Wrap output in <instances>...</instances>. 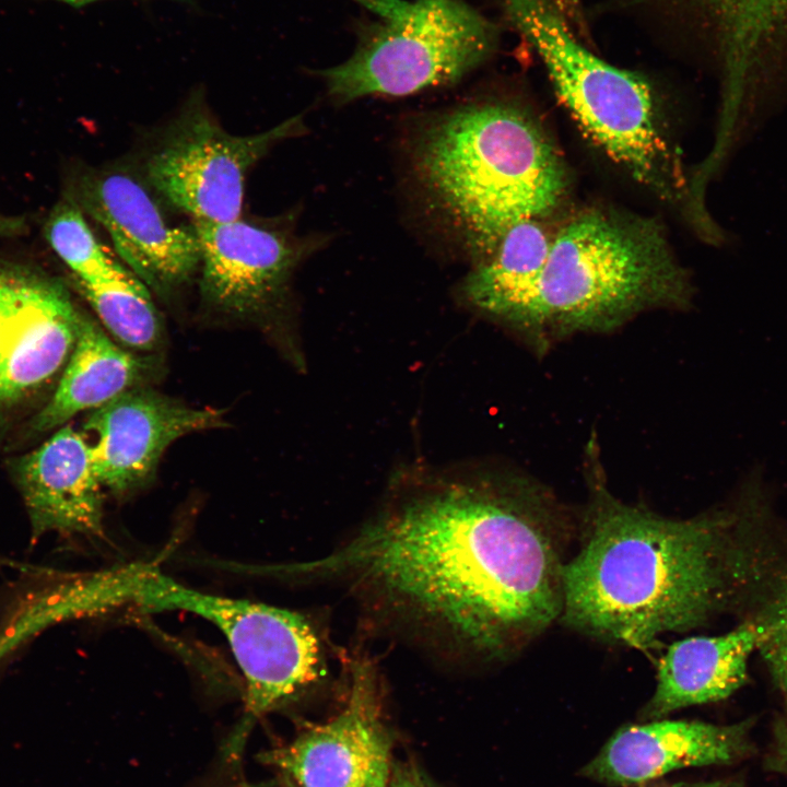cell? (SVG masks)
Instances as JSON below:
<instances>
[{"label": "cell", "mask_w": 787, "mask_h": 787, "mask_svg": "<svg viewBox=\"0 0 787 787\" xmlns=\"http://www.w3.org/2000/svg\"><path fill=\"white\" fill-rule=\"evenodd\" d=\"M525 490L432 488L291 571L346 582L459 651L504 655L563 610L564 563L544 506Z\"/></svg>", "instance_id": "1"}, {"label": "cell", "mask_w": 787, "mask_h": 787, "mask_svg": "<svg viewBox=\"0 0 787 787\" xmlns=\"http://www.w3.org/2000/svg\"><path fill=\"white\" fill-rule=\"evenodd\" d=\"M597 490L586 540L562 567V620L638 648L706 621L729 582L728 519H670Z\"/></svg>", "instance_id": "2"}, {"label": "cell", "mask_w": 787, "mask_h": 787, "mask_svg": "<svg viewBox=\"0 0 787 787\" xmlns=\"http://www.w3.org/2000/svg\"><path fill=\"white\" fill-rule=\"evenodd\" d=\"M414 161L432 199L481 260L515 224L552 213L568 184L547 134L504 102L439 116L421 134Z\"/></svg>", "instance_id": "3"}, {"label": "cell", "mask_w": 787, "mask_h": 787, "mask_svg": "<svg viewBox=\"0 0 787 787\" xmlns=\"http://www.w3.org/2000/svg\"><path fill=\"white\" fill-rule=\"evenodd\" d=\"M690 297L686 274L656 220L596 208L552 237L541 273L506 322L539 340L607 331Z\"/></svg>", "instance_id": "4"}, {"label": "cell", "mask_w": 787, "mask_h": 787, "mask_svg": "<svg viewBox=\"0 0 787 787\" xmlns=\"http://www.w3.org/2000/svg\"><path fill=\"white\" fill-rule=\"evenodd\" d=\"M496 1L584 133L658 197L680 200L686 184L648 83L588 50L554 0Z\"/></svg>", "instance_id": "5"}, {"label": "cell", "mask_w": 787, "mask_h": 787, "mask_svg": "<svg viewBox=\"0 0 787 787\" xmlns=\"http://www.w3.org/2000/svg\"><path fill=\"white\" fill-rule=\"evenodd\" d=\"M498 44L496 25L466 0H413L363 26L343 62L318 71L338 103L456 84Z\"/></svg>", "instance_id": "6"}, {"label": "cell", "mask_w": 787, "mask_h": 787, "mask_svg": "<svg viewBox=\"0 0 787 787\" xmlns=\"http://www.w3.org/2000/svg\"><path fill=\"white\" fill-rule=\"evenodd\" d=\"M133 603L154 612H191L222 632L246 683L242 738L250 721L304 693L325 676L321 641L299 613L198 591L151 564L139 583Z\"/></svg>", "instance_id": "7"}, {"label": "cell", "mask_w": 787, "mask_h": 787, "mask_svg": "<svg viewBox=\"0 0 787 787\" xmlns=\"http://www.w3.org/2000/svg\"><path fill=\"white\" fill-rule=\"evenodd\" d=\"M294 116L265 132H226L202 108L184 115L150 154L151 185L195 222L220 223L240 218L250 168L285 138L304 131Z\"/></svg>", "instance_id": "8"}, {"label": "cell", "mask_w": 787, "mask_h": 787, "mask_svg": "<svg viewBox=\"0 0 787 787\" xmlns=\"http://www.w3.org/2000/svg\"><path fill=\"white\" fill-rule=\"evenodd\" d=\"M344 707L303 730L290 743L260 753L294 787H388L391 741L385 727L376 672L366 660L352 663Z\"/></svg>", "instance_id": "9"}, {"label": "cell", "mask_w": 787, "mask_h": 787, "mask_svg": "<svg viewBox=\"0 0 787 787\" xmlns=\"http://www.w3.org/2000/svg\"><path fill=\"white\" fill-rule=\"evenodd\" d=\"M223 425L220 410L191 407L138 387L94 409L84 428L95 436L91 448L102 485L124 494L151 479L173 442Z\"/></svg>", "instance_id": "10"}, {"label": "cell", "mask_w": 787, "mask_h": 787, "mask_svg": "<svg viewBox=\"0 0 787 787\" xmlns=\"http://www.w3.org/2000/svg\"><path fill=\"white\" fill-rule=\"evenodd\" d=\"M79 191L81 204L108 233L119 256L151 287L174 289L200 265L195 227L168 224L132 176L122 172L91 175Z\"/></svg>", "instance_id": "11"}, {"label": "cell", "mask_w": 787, "mask_h": 787, "mask_svg": "<svg viewBox=\"0 0 787 787\" xmlns=\"http://www.w3.org/2000/svg\"><path fill=\"white\" fill-rule=\"evenodd\" d=\"M202 268L201 292L219 309L250 314L274 302L289 277L317 244L239 219L195 222Z\"/></svg>", "instance_id": "12"}, {"label": "cell", "mask_w": 787, "mask_h": 787, "mask_svg": "<svg viewBox=\"0 0 787 787\" xmlns=\"http://www.w3.org/2000/svg\"><path fill=\"white\" fill-rule=\"evenodd\" d=\"M750 725L654 720L618 730L582 774L609 785H633L671 771L732 763L752 749Z\"/></svg>", "instance_id": "13"}, {"label": "cell", "mask_w": 787, "mask_h": 787, "mask_svg": "<svg viewBox=\"0 0 787 787\" xmlns=\"http://www.w3.org/2000/svg\"><path fill=\"white\" fill-rule=\"evenodd\" d=\"M17 485L32 527V541L49 532L96 537L103 533L102 483L91 444L70 425L21 457Z\"/></svg>", "instance_id": "14"}, {"label": "cell", "mask_w": 787, "mask_h": 787, "mask_svg": "<svg viewBox=\"0 0 787 787\" xmlns=\"http://www.w3.org/2000/svg\"><path fill=\"white\" fill-rule=\"evenodd\" d=\"M81 316L60 284L24 274L20 310L0 357V407L60 369L74 349Z\"/></svg>", "instance_id": "15"}, {"label": "cell", "mask_w": 787, "mask_h": 787, "mask_svg": "<svg viewBox=\"0 0 787 787\" xmlns=\"http://www.w3.org/2000/svg\"><path fill=\"white\" fill-rule=\"evenodd\" d=\"M761 621L747 622L718 636H692L672 643L657 667L654 695L644 718L728 697L747 679L748 660L759 648Z\"/></svg>", "instance_id": "16"}, {"label": "cell", "mask_w": 787, "mask_h": 787, "mask_svg": "<svg viewBox=\"0 0 787 787\" xmlns=\"http://www.w3.org/2000/svg\"><path fill=\"white\" fill-rule=\"evenodd\" d=\"M157 363L117 345L92 319L81 316L74 349L50 401L34 419L47 431L77 413L97 409L156 375Z\"/></svg>", "instance_id": "17"}, {"label": "cell", "mask_w": 787, "mask_h": 787, "mask_svg": "<svg viewBox=\"0 0 787 787\" xmlns=\"http://www.w3.org/2000/svg\"><path fill=\"white\" fill-rule=\"evenodd\" d=\"M148 564L70 575L26 596L0 627V661L32 637L67 620L133 602Z\"/></svg>", "instance_id": "18"}, {"label": "cell", "mask_w": 787, "mask_h": 787, "mask_svg": "<svg viewBox=\"0 0 787 787\" xmlns=\"http://www.w3.org/2000/svg\"><path fill=\"white\" fill-rule=\"evenodd\" d=\"M551 242L539 220L515 224L469 273L463 284L466 297L481 310L507 321L541 273Z\"/></svg>", "instance_id": "19"}, {"label": "cell", "mask_w": 787, "mask_h": 787, "mask_svg": "<svg viewBox=\"0 0 787 787\" xmlns=\"http://www.w3.org/2000/svg\"><path fill=\"white\" fill-rule=\"evenodd\" d=\"M656 1V0H654ZM701 9L716 28L730 83L739 82L763 44L787 20V0H657Z\"/></svg>", "instance_id": "20"}, {"label": "cell", "mask_w": 787, "mask_h": 787, "mask_svg": "<svg viewBox=\"0 0 787 787\" xmlns=\"http://www.w3.org/2000/svg\"><path fill=\"white\" fill-rule=\"evenodd\" d=\"M84 295L106 329L136 351L161 343L163 326L144 284L127 270L94 284H81Z\"/></svg>", "instance_id": "21"}, {"label": "cell", "mask_w": 787, "mask_h": 787, "mask_svg": "<svg viewBox=\"0 0 787 787\" xmlns=\"http://www.w3.org/2000/svg\"><path fill=\"white\" fill-rule=\"evenodd\" d=\"M46 238L81 284L106 281L126 271L106 254L81 210L71 202L59 203L52 210L46 223Z\"/></svg>", "instance_id": "22"}, {"label": "cell", "mask_w": 787, "mask_h": 787, "mask_svg": "<svg viewBox=\"0 0 787 787\" xmlns=\"http://www.w3.org/2000/svg\"><path fill=\"white\" fill-rule=\"evenodd\" d=\"M761 623L763 635L757 649L787 697V574L780 580Z\"/></svg>", "instance_id": "23"}, {"label": "cell", "mask_w": 787, "mask_h": 787, "mask_svg": "<svg viewBox=\"0 0 787 787\" xmlns=\"http://www.w3.org/2000/svg\"><path fill=\"white\" fill-rule=\"evenodd\" d=\"M24 274L0 269V357L17 317Z\"/></svg>", "instance_id": "24"}, {"label": "cell", "mask_w": 787, "mask_h": 787, "mask_svg": "<svg viewBox=\"0 0 787 787\" xmlns=\"http://www.w3.org/2000/svg\"><path fill=\"white\" fill-rule=\"evenodd\" d=\"M770 761L773 768L787 775V723L776 727Z\"/></svg>", "instance_id": "25"}, {"label": "cell", "mask_w": 787, "mask_h": 787, "mask_svg": "<svg viewBox=\"0 0 787 787\" xmlns=\"http://www.w3.org/2000/svg\"><path fill=\"white\" fill-rule=\"evenodd\" d=\"M388 787H431L414 770H396L390 777Z\"/></svg>", "instance_id": "26"}, {"label": "cell", "mask_w": 787, "mask_h": 787, "mask_svg": "<svg viewBox=\"0 0 787 787\" xmlns=\"http://www.w3.org/2000/svg\"><path fill=\"white\" fill-rule=\"evenodd\" d=\"M9 567L26 574L55 575L56 571L34 565H28L0 555V568Z\"/></svg>", "instance_id": "27"}, {"label": "cell", "mask_w": 787, "mask_h": 787, "mask_svg": "<svg viewBox=\"0 0 787 787\" xmlns=\"http://www.w3.org/2000/svg\"><path fill=\"white\" fill-rule=\"evenodd\" d=\"M22 228L24 223L21 219L0 215V237L16 234Z\"/></svg>", "instance_id": "28"}, {"label": "cell", "mask_w": 787, "mask_h": 787, "mask_svg": "<svg viewBox=\"0 0 787 787\" xmlns=\"http://www.w3.org/2000/svg\"><path fill=\"white\" fill-rule=\"evenodd\" d=\"M731 785L721 784V783H709V784H697V785H680V786H671V787H730Z\"/></svg>", "instance_id": "29"}, {"label": "cell", "mask_w": 787, "mask_h": 787, "mask_svg": "<svg viewBox=\"0 0 787 787\" xmlns=\"http://www.w3.org/2000/svg\"><path fill=\"white\" fill-rule=\"evenodd\" d=\"M282 780H283V787H294V786H293L291 783H289L287 780H285V779H282Z\"/></svg>", "instance_id": "30"}, {"label": "cell", "mask_w": 787, "mask_h": 787, "mask_svg": "<svg viewBox=\"0 0 787 787\" xmlns=\"http://www.w3.org/2000/svg\"><path fill=\"white\" fill-rule=\"evenodd\" d=\"M730 787H735V786H730Z\"/></svg>", "instance_id": "31"}]
</instances>
